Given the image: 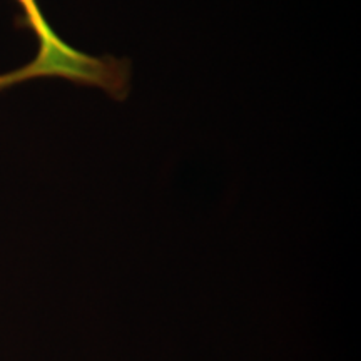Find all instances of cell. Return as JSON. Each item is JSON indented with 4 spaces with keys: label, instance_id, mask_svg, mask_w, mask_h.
<instances>
[{
    "label": "cell",
    "instance_id": "obj_1",
    "mask_svg": "<svg viewBox=\"0 0 361 361\" xmlns=\"http://www.w3.org/2000/svg\"><path fill=\"white\" fill-rule=\"evenodd\" d=\"M20 16L16 17L19 29L32 30L39 51L30 64L11 74L0 75V90L13 84L39 78H61L82 85H96L116 101L129 94L130 64L109 56L94 57L64 42L44 17L37 0H16Z\"/></svg>",
    "mask_w": 361,
    "mask_h": 361
}]
</instances>
